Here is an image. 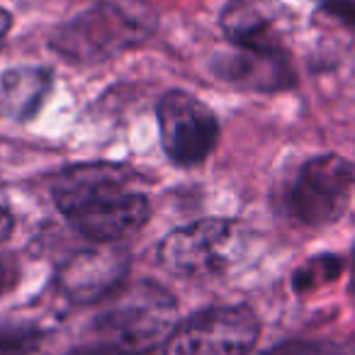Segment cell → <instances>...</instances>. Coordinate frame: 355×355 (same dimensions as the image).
Returning <instances> with one entry per match:
<instances>
[{
  "instance_id": "1",
  "label": "cell",
  "mask_w": 355,
  "mask_h": 355,
  "mask_svg": "<svg viewBox=\"0 0 355 355\" xmlns=\"http://www.w3.org/2000/svg\"><path fill=\"white\" fill-rule=\"evenodd\" d=\"M129 171L112 163H85L59 173L54 202L69 224L95 243H114L137 234L151 217L146 195L127 188Z\"/></svg>"
},
{
  "instance_id": "2",
  "label": "cell",
  "mask_w": 355,
  "mask_h": 355,
  "mask_svg": "<svg viewBox=\"0 0 355 355\" xmlns=\"http://www.w3.org/2000/svg\"><path fill=\"white\" fill-rule=\"evenodd\" d=\"M156 30V12L141 0H103L56 30L51 46L76 64H100L139 46Z\"/></svg>"
},
{
  "instance_id": "3",
  "label": "cell",
  "mask_w": 355,
  "mask_h": 355,
  "mask_svg": "<svg viewBox=\"0 0 355 355\" xmlns=\"http://www.w3.org/2000/svg\"><path fill=\"white\" fill-rule=\"evenodd\" d=\"M178 321L175 297L156 282L141 280L110 297L95 316L93 331L117 355H144L166 343Z\"/></svg>"
},
{
  "instance_id": "4",
  "label": "cell",
  "mask_w": 355,
  "mask_h": 355,
  "mask_svg": "<svg viewBox=\"0 0 355 355\" xmlns=\"http://www.w3.org/2000/svg\"><path fill=\"white\" fill-rule=\"evenodd\" d=\"M261 338V319L248 304H214L180 319L163 355H251Z\"/></svg>"
},
{
  "instance_id": "5",
  "label": "cell",
  "mask_w": 355,
  "mask_h": 355,
  "mask_svg": "<svg viewBox=\"0 0 355 355\" xmlns=\"http://www.w3.org/2000/svg\"><path fill=\"white\" fill-rule=\"evenodd\" d=\"M355 166L336 153H324L302 166L290 190V212L304 227H329L350 205Z\"/></svg>"
},
{
  "instance_id": "6",
  "label": "cell",
  "mask_w": 355,
  "mask_h": 355,
  "mask_svg": "<svg viewBox=\"0 0 355 355\" xmlns=\"http://www.w3.org/2000/svg\"><path fill=\"white\" fill-rule=\"evenodd\" d=\"M236 227L227 219H200L171 232L158 246V266L185 280L222 275L232 263Z\"/></svg>"
},
{
  "instance_id": "7",
  "label": "cell",
  "mask_w": 355,
  "mask_h": 355,
  "mask_svg": "<svg viewBox=\"0 0 355 355\" xmlns=\"http://www.w3.org/2000/svg\"><path fill=\"white\" fill-rule=\"evenodd\" d=\"M158 129L166 156L185 168L202 163L219 141V122L212 110L185 90H171L161 98Z\"/></svg>"
},
{
  "instance_id": "8",
  "label": "cell",
  "mask_w": 355,
  "mask_h": 355,
  "mask_svg": "<svg viewBox=\"0 0 355 355\" xmlns=\"http://www.w3.org/2000/svg\"><path fill=\"white\" fill-rule=\"evenodd\" d=\"M129 256L119 248H93L71 256L56 270V290L73 304H100L124 287Z\"/></svg>"
},
{
  "instance_id": "9",
  "label": "cell",
  "mask_w": 355,
  "mask_h": 355,
  "mask_svg": "<svg viewBox=\"0 0 355 355\" xmlns=\"http://www.w3.org/2000/svg\"><path fill=\"white\" fill-rule=\"evenodd\" d=\"M219 22L234 49L285 54L292 12L280 0H229Z\"/></svg>"
},
{
  "instance_id": "10",
  "label": "cell",
  "mask_w": 355,
  "mask_h": 355,
  "mask_svg": "<svg viewBox=\"0 0 355 355\" xmlns=\"http://www.w3.org/2000/svg\"><path fill=\"white\" fill-rule=\"evenodd\" d=\"M214 71L234 88L256 90V93H275V90L295 85V71H292L287 54L234 49L229 54L217 56Z\"/></svg>"
},
{
  "instance_id": "11",
  "label": "cell",
  "mask_w": 355,
  "mask_h": 355,
  "mask_svg": "<svg viewBox=\"0 0 355 355\" xmlns=\"http://www.w3.org/2000/svg\"><path fill=\"white\" fill-rule=\"evenodd\" d=\"M54 78L49 69L17 66L0 73V112L17 122L32 119L44 105Z\"/></svg>"
},
{
  "instance_id": "12",
  "label": "cell",
  "mask_w": 355,
  "mask_h": 355,
  "mask_svg": "<svg viewBox=\"0 0 355 355\" xmlns=\"http://www.w3.org/2000/svg\"><path fill=\"white\" fill-rule=\"evenodd\" d=\"M340 272H343V258H338L336 253H321V256L309 258L304 266L292 272V290L297 295H306L316 287L338 280Z\"/></svg>"
},
{
  "instance_id": "13",
  "label": "cell",
  "mask_w": 355,
  "mask_h": 355,
  "mask_svg": "<svg viewBox=\"0 0 355 355\" xmlns=\"http://www.w3.org/2000/svg\"><path fill=\"white\" fill-rule=\"evenodd\" d=\"M44 338L35 324H0V355H35Z\"/></svg>"
},
{
  "instance_id": "14",
  "label": "cell",
  "mask_w": 355,
  "mask_h": 355,
  "mask_svg": "<svg viewBox=\"0 0 355 355\" xmlns=\"http://www.w3.org/2000/svg\"><path fill=\"white\" fill-rule=\"evenodd\" d=\"M261 355H353L345 345L321 338H287Z\"/></svg>"
},
{
  "instance_id": "15",
  "label": "cell",
  "mask_w": 355,
  "mask_h": 355,
  "mask_svg": "<svg viewBox=\"0 0 355 355\" xmlns=\"http://www.w3.org/2000/svg\"><path fill=\"white\" fill-rule=\"evenodd\" d=\"M20 282V268L17 261L8 253H0V297L8 295Z\"/></svg>"
},
{
  "instance_id": "16",
  "label": "cell",
  "mask_w": 355,
  "mask_h": 355,
  "mask_svg": "<svg viewBox=\"0 0 355 355\" xmlns=\"http://www.w3.org/2000/svg\"><path fill=\"white\" fill-rule=\"evenodd\" d=\"M319 6L338 20L355 25V0H319Z\"/></svg>"
},
{
  "instance_id": "17",
  "label": "cell",
  "mask_w": 355,
  "mask_h": 355,
  "mask_svg": "<svg viewBox=\"0 0 355 355\" xmlns=\"http://www.w3.org/2000/svg\"><path fill=\"white\" fill-rule=\"evenodd\" d=\"M61 355H117L112 348L103 343H95V345H80V348H73V350H66Z\"/></svg>"
},
{
  "instance_id": "18",
  "label": "cell",
  "mask_w": 355,
  "mask_h": 355,
  "mask_svg": "<svg viewBox=\"0 0 355 355\" xmlns=\"http://www.w3.org/2000/svg\"><path fill=\"white\" fill-rule=\"evenodd\" d=\"M12 227H15V219H12V214L8 212L6 207H0V243L10 239Z\"/></svg>"
},
{
  "instance_id": "19",
  "label": "cell",
  "mask_w": 355,
  "mask_h": 355,
  "mask_svg": "<svg viewBox=\"0 0 355 355\" xmlns=\"http://www.w3.org/2000/svg\"><path fill=\"white\" fill-rule=\"evenodd\" d=\"M10 27H12L10 12L0 8V49H3V44H6V37H8V32H10Z\"/></svg>"
},
{
  "instance_id": "20",
  "label": "cell",
  "mask_w": 355,
  "mask_h": 355,
  "mask_svg": "<svg viewBox=\"0 0 355 355\" xmlns=\"http://www.w3.org/2000/svg\"><path fill=\"white\" fill-rule=\"evenodd\" d=\"M348 292L355 295V248H353V256H350V280H348Z\"/></svg>"
}]
</instances>
